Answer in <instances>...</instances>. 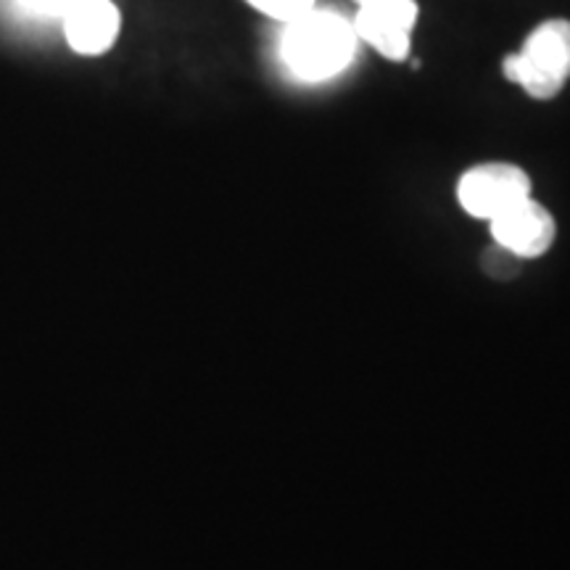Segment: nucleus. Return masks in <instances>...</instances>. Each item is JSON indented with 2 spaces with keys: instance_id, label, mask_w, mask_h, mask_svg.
I'll list each match as a JSON object with an SVG mask.
<instances>
[{
  "instance_id": "1",
  "label": "nucleus",
  "mask_w": 570,
  "mask_h": 570,
  "mask_svg": "<svg viewBox=\"0 0 570 570\" xmlns=\"http://www.w3.org/2000/svg\"><path fill=\"white\" fill-rule=\"evenodd\" d=\"M360 38L352 19L338 11L315 6L302 17L285 21L283 61L298 80L325 82L352 63Z\"/></svg>"
},
{
  "instance_id": "2",
  "label": "nucleus",
  "mask_w": 570,
  "mask_h": 570,
  "mask_svg": "<svg viewBox=\"0 0 570 570\" xmlns=\"http://www.w3.org/2000/svg\"><path fill=\"white\" fill-rule=\"evenodd\" d=\"M502 75L533 101L558 98L570 80V19L533 27L520 51L502 59Z\"/></svg>"
},
{
  "instance_id": "3",
  "label": "nucleus",
  "mask_w": 570,
  "mask_h": 570,
  "mask_svg": "<svg viewBox=\"0 0 570 570\" xmlns=\"http://www.w3.org/2000/svg\"><path fill=\"white\" fill-rule=\"evenodd\" d=\"M533 196V183L523 167L512 161H483L462 173L458 180V202L470 217H499L512 204Z\"/></svg>"
},
{
  "instance_id": "4",
  "label": "nucleus",
  "mask_w": 570,
  "mask_h": 570,
  "mask_svg": "<svg viewBox=\"0 0 570 570\" xmlns=\"http://www.w3.org/2000/svg\"><path fill=\"white\" fill-rule=\"evenodd\" d=\"M352 19L360 42L373 48L383 59L404 63L412 53V35L420 21L417 0H352Z\"/></svg>"
},
{
  "instance_id": "5",
  "label": "nucleus",
  "mask_w": 570,
  "mask_h": 570,
  "mask_svg": "<svg viewBox=\"0 0 570 570\" xmlns=\"http://www.w3.org/2000/svg\"><path fill=\"white\" fill-rule=\"evenodd\" d=\"M489 230L494 244L510 248L523 262L544 256L558 238V223H554L552 212L533 196L512 204L510 209L491 219Z\"/></svg>"
},
{
  "instance_id": "6",
  "label": "nucleus",
  "mask_w": 570,
  "mask_h": 570,
  "mask_svg": "<svg viewBox=\"0 0 570 570\" xmlns=\"http://www.w3.org/2000/svg\"><path fill=\"white\" fill-rule=\"evenodd\" d=\"M61 21L71 51L82 56H101L117 42L122 13L111 0H77L63 13Z\"/></svg>"
},
{
  "instance_id": "7",
  "label": "nucleus",
  "mask_w": 570,
  "mask_h": 570,
  "mask_svg": "<svg viewBox=\"0 0 570 570\" xmlns=\"http://www.w3.org/2000/svg\"><path fill=\"white\" fill-rule=\"evenodd\" d=\"M481 269L483 275H489L491 281H515L520 275V269H523V259H520L518 254H512L510 248L499 246L491 240V246H487L481 252Z\"/></svg>"
},
{
  "instance_id": "8",
  "label": "nucleus",
  "mask_w": 570,
  "mask_h": 570,
  "mask_svg": "<svg viewBox=\"0 0 570 570\" xmlns=\"http://www.w3.org/2000/svg\"><path fill=\"white\" fill-rule=\"evenodd\" d=\"M246 3L259 13H265V17L283 21L285 24V21L302 17V13L315 9L317 0H246Z\"/></svg>"
},
{
  "instance_id": "9",
  "label": "nucleus",
  "mask_w": 570,
  "mask_h": 570,
  "mask_svg": "<svg viewBox=\"0 0 570 570\" xmlns=\"http://www.w3.org/2000/svg\"><path fill=\"white\" fill-rule=\"evenodd\" d=\"M21 3L27 6V9L38 11V13H46V17H63L71 6L77 3V0H21Z\"/></svg>"
}]
</instances>
